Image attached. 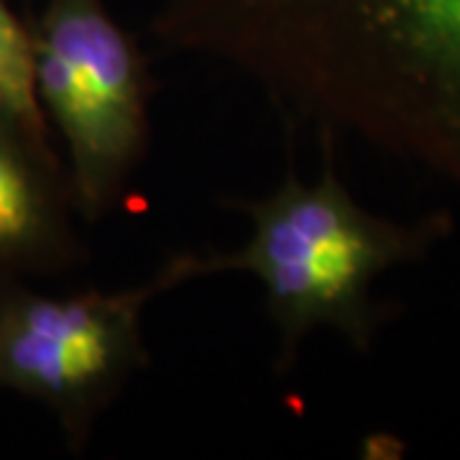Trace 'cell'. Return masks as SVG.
Segmentation results:
<instances>
[{"label": "cell", "mask_w": 460, "mask_h": 460, "mask_svg": "<svg viewBox=\"0 0 460 460\" xmlns=\"http://www.w3.org/2000/svg\"><path fill=\"white\" fill-rule=\"evenodd\" d=\"M148 31L243 77L287 131L356 138L460 195V0H156Z\"/></svg>", "instance_id": "obj_1"}, {"label": "cell", "mask_w": 460, "mask_h": 460, "mask_svg": "<svg viewBox=\"0 0 460 460\" xmlns=\"http://www.w3.org/2000/svg\"><path fill=\"white\" fill-rule=\"evenodd\" d=\"M251 223L235 251H184L190 281L217 274H248L261 284L263 307L277 332V368L292 371L305 341L330 330L366 350L381 325L376 281L396 266L422 261L453 230L447 213L402 223L366 210L348 192L323 144L317 180L295 166L263 198L226 202Z\"/></svg>", "instance_id": "obj_2"}, {"label": "cell", "mask_w": 460, "mask_h": 460, "mask_svg": "<svg viewBox=\"0 0 460 460\" xmlns=\"http://www.w3.org/2000/svg\"><path fill=\"white\" fill-rule=\"evenodd\" d=\"M26 21L36 100L62 138L77 213L98 226L128 202L151 146L146 54L105 0H36Z\"/></svg>", "instance_id": "obj_3"}, {"label": "cell", "mask_w": 460, "mask_h": 460, "mask_svg": "<svg viewBox=\"0 0 460 460\" xmlns=\"http://www.w3.org/2000/svg\"><path fill=\"white\" fill-rule=\"evenodd\" d=\"M184 284V251L172 253L151 279L111 292L49 295L29 279H0V392L41 404L66 447L83 453L100 417L151 363L148 305Z\"/></svg>", "instance_id": "obj_4"}, {"label": "cell", "mask_w": 460, "mask_h": 460, "mask_svg": "<svg viewBox=\"0 0 460 460\" xmlns=\"http://www.w3.org/2000/svg\"><path fill=\"white\" fill-rule=\"evenodd\" d=\"M49 128L0 105V279H49L87 259Z\"/></svg>", "instance_id": "obj_5"}, {"label": "cell", "mask_w": 460, "mask_h": 460, "mask_svg": "<svg viewBox=\"0 0 460 460\" xmlns=\"http://www.w3.org/2000/svg\"><path fill=\"white\" fill-rule=\"evenodd\" d=\"M0 105L16 111L31 123L47 126L33 87V47L29 21L0 0Z\"/></svg>", "instance_id": "obj_6"}]
</instances>
